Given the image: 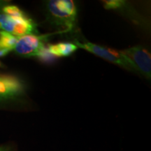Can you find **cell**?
<instances>
[{"label":"cell","instance_id":"1","mask_svg":"<svg viewBox=\"0 0 151 151\" xmlns=\"http://www.w3.org/2000/svg\"><path fill=\"white\" fill-rule=\"evenodd\" d=\"M48 20L54 26L70 31L74 27L77 8L72 0H50L46 4Z\"/></svg>","mask_w":151,"mask_h":151},{"label":"cell","instance_id":"2","mask_svg":"<svg viewBox=\"0 0 151 151\" xmlns=\"http://www.w3.org/2000/svg\"><path fill=\"white\" fill-rule=\"evenodd\" d=\"M74 44L78 48L86 50L99 58H103L113 64H116L124 69H127V70L138 72L135 66L134 65L131 60L127 56L124 55L121 51L118 52L114 49L106 48L105 47L90 42L83 43L78 41H76Z\"/></svg>","mask_w":151,"mask_h":151},{"label":"cell","instance_id":"3","mask_svg":"<svg viewBox=\"0 0 151 151\" xmlns=\"http://www.w3.org/2000/svg\"><path fill=\"white\" fill-rule=\"evenodd\" d=\"M54 34L41 36L36 35L22 36L18 39L14 50L19 55L26 58L37 57L45 47V42L48 37Z\"/></svg>","mask_w":151,"mask_h":151},{"label":"cell","instance_id":"4","mask_svg":"<svg viewBox=\"0 0 151 151\" xmlns=\"http://www.w3.org/2000/svg\"><path fill=\"white\" fill-rule=\"evenodd\" d=\"M135 66L137 71L150 80L151 56L150 53L143 46H137L121 51Z\"/></svg>","mask_w":151,"mask_h":151},{"label":"cell","instance_id":"5","mask_svg":"<svg viewBox=\"0 0 151 151\" xmlns=\"http://www.w3.org/2000/svg\"><path fill=\"white\" fill-rule=\"evenodd\" d=\"M24 92L22 83L12 76H0V100L13 99Z\"/></svg>","mask_w":151,"mask_h":151},{"label":"cell","instance_id":"6","mask_svg":"<svg viewBox=\"0 0 151 151\" xmlns=\"http://www.w3.org/2000/svg\"><path fill=\"white\" fill-rule=\"evenodd\" d=\"M47 48L52 55L60 58L71 55L78 49V47L70 42H60L56 44H49Z\"/></svg>","mask_w":151,"mask_h":151},{"label":"cell","instance_id":"7","mask_svg":"<svg viewBox=\"0 0 151 151\" xmlns=\"http://www.w3.org/2000/svg\"><path fill=\"white\" fill-rule=\"evenodd\" d=\"M18 39V37H15L10 33L0 32V50L8 49L11 51L13 50L16 46Z\"/></svg>","mask_w":151,"mask_h":151},{"label":"cell","instance_id":"8","mask_svg":"<svg viewBox=\"0 0 151 151\" xmlns=\"http://www.w3.org/2000/svg\"><path fill=\"white\" fill-rule=\"evenodd\" d=\"M2 14L14 18H23L27 17L21 9L14 5H6L2 9Z\"/></svg>","mask_w":151,"mask_h":151},{"label":"cell","instance_id":"9","mask_svg":"<svg viewBox=\"0 0 151 151\" xmlns=\"http://www.w3.org/2000/svg\"><path fill=\"white\" fill-rule=\"evenodd\" d=\"M104 6L106 9L109 10H119L125 6L126 1L122 0H108L104 1Z\"/></svg>","mask_w":151,"mask_h":151},{"label":"cell","instance_id":"10","mask_svg":"<svg viewBox=\"0 0 151 151\" xmlns=\"http://www.w3.org/2000/svg\"><path fill=\"white\" fill-rule=\"evenodd\" d=\"M37 58H39L41 62H44V63H51L56 59V57L50 54L46 46L39 52V53L37 55Z\"/></svg>","mask_w":151,"mask_h":151},{"label":"cell","instance_id":"11","mask_svg":"<svg viewBox=\"0 0 151 151\" xmlns=\"http://www.w3.org/2000/svg\"><path fill=\"white\" fill-rule=\"evenodd\" d=\"M11 52L10 50H8V49H2V50H0V58H2V57H4L5 55L9 54V52Z\"/></svg>","mask_w":151,"mask_h":151},{"label":"cell","instance_id":"12","mask_svg":"<svg viewBox=\"0 0 151 151\" xmlns=\"http://www.w3.org/2000/svg\"><path fill=\"white\" fill-rule=\"evenodd\" d=\"M8 1H1V0H0V14L2 12V9L5 6L8 5Z\"/></svg>","mask_w":151,"mask_h":151},{"label":"cell","instance_id":"13","mask_svg":"<svg viewBox=\"0 0 151 151\" xmlns=\"http://www.w3.org/2000/svg\"><path fill=\"white\" fill-rule=\"evenodd\" d=\"M0 151H11V148L7 146H0Z\"/></svg>","mask_w":151,"mask_h":151}]
</instances>
